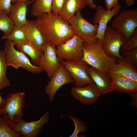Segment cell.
<instances>
[{
  "instance_id": "6da1fadb",
  "label": "cell",
  "mask_w": 137,
  "mask_h": 137,
  "mask_svg": "<svg viewBox=\"0 0 137 137\" xmlns=\"http://www.w3.org/2000/svg\"><path fill=\"white\" fill-rule=\"evenodd\" d=\"M36 22L45 42L56 46L65 42L75 34L68 21L52 12L37 16Z\"/></svg>"
},
{
  "instance_id": "7a4b0ae2",
  "label": "cell",
  "mask_w": 137,
  "mask_h": 137,
  "mask_svg": "<svg viewBox=\"0 0 137 137\" xmlns=\"http://www.w3.org/2000/svg\"><path fill=\"white\" fill-rule=\"evenodd\" d=\"M101 42L97 38L89 43L83 42L81 60L108 75L111 66L116 63V58L110 57L106 53L102 47Z\"/></svg>"
},
{
  "instance_id": "3957f363",
  "label": "cell",
  "mask_w": 137,
  "mask_h": 137,
  "mask_svg": "<svg viewBox=\"0 0 137 137\" xmlns=\"http://www.w3.org/2000/svg\"><path fill=\"white\" fill-rule=\"evenodd\" d=\"M25 96L24 91L8 94L0 105V115L3 116L12 129L23 116Z\"/></svg>"
},
{
  "instance_id": "277c9868",
  "label": "cell",
  "mask_w": 137,
  "mask_h": 137,
  "mask_svg": "<svg viewBox=\"0 0 137 137\" xmlns=\"http://www.w3.org/2000/svg\"><path fill=\"white\" fill-rule=\"evenodd\" d=\"M14 43L6 40L3 51L5 54L7 66H11L18 69L21 67L33 74L39 73L44 71L40 66L33 65L25 54L14 47Z\"/></svg>"
},
{
  "instance_id": "5b68a950",
  "label": "cell",
  "mask_w": 137,
  "mask_h": 137,
  "mask_svg": "<svg viewBox=\"0 0 137 137\" xmlns=\"http://www.w3.org/2000/svg\"><path fill=\"white\" fill-rule=\"evenodd\" d=\"M114 18L110 26L121 32L127 41L137 27V9H123Z\"/></svg>"
},
{
  "instance_id": "8992f818",
  "label": "cell",
  "mask_w": 137,
  "mask_h": 137,
  "mask_svg": "<svg viewBox=\"0 0 137 137\" xmlns=\"http://www.w3.org/2000/svg\"><path fill=\"white\" fill-rule=\"evenodd\" d=\"M127 41L125 37L119 30L107 26L101 42L102 49L111 57L123 59L120 54L121 46Z\"/></svg>"
},
{
  "instance_id": "52a82bcc",
  "label": "cell",
  "mask_w": 137,
  "mask_h": 137,
  "mask_svg": "<svg viewBox=\"0 0 137 137\" xmlns=\"http://www.w3.org/2000/svg\"><path fill=\"white\" fill-rule=\"evenodd\" d=\"M61 64L69 72L74 80V86L83 87L95 83L87 72L88 64L81 60H61Z\"/></svg>"
},
{
  "instance_id": "ba28073f",
  "label": "cell",
  "mask_w": 137,
  "mask_h": 137,
  "mask_svg": "<svg viewBox=\"0 0 137 137\" xmlns=\"http://www.w3.org/2000/svg\"><path fill=\"white\" fill-rule=\"evenodd\" d=\"M83 42L75 34L66 42L56 46L57 56L59 61L81 60L83 55Z\"/></svg>"
},
{
  "instance_id": "9c48e42d",
  "label": "cell",
  "mask_w": 137,
  "mask_h": 137,
  "mask_svg": "<svg viewBox=\"0 0 137 137\" xmlns=\"http://www.w3.org/2000/svg\"><path fill=\"white\" fill-rule=\"evenodd\" d=\"M68 22L73 28L75 34L83 42L89 43L95 38L98 25H93L88 22L82 16L80 11L76 12Z\"/></svg>"
},
{
  "instance_id": "30bf717a",
  "label": "cell",
  "mask_w": 137,
  "mask_h": 137,
  "mask_svg": "<svg viewBox=\"0 0 137 137\" xmlns=\"http://www.w3.org/2000/svg\"><path fill=\"white\" fill-rule=\"evenodd\" d=\"M74 82L70 73L61 64L58 70L50 77V80L45 87V92L49 101H53L57 92L61 86Z\"/></svg>"
},
{
  "instance_id": "8fae6325",
  "label": "cell",
  "mask_w": 137,
  "mask_h": 137,
  "mask_svg": "<svg viewBox=\"0 0 137 137\" xmlns=\"http://www.w3.org/2000/svg\"><path fill=\"white\" fill-rule=\"evenodd\" d=\"M49 113L46 111L36 121L28 122L22 119L15 123L13 129L21 133L24 137H37L49 121Z\"/></svg>"
},
{
  "instance_id": "7c38bea8",
  "label": "cell",
  "mask_w": 137,
  "mask_h": 137,
  "mask_svg": "<svg viewBox=\"0 0 137 137\" xmlns=\"http://www.w3.org/2000/svg\"><path fill=\"white\" fill-rule=\"evenodd\" d=\"M43 52V54L39 66L50 77L58 70L61 64L57 56L56 46L46 43Z\"/></svg>"
},
{
  "instance_id": "4fadbf2b",
  "label": "cell",
  "mask_w": 137,
  "mask_h": 137,
  "mask_svg": "<svg viewBox=\"0 0 137 137\" xmlns=\"http://www.w3.org/2000/svg\"><path fill=\"white\" fill-rule=\"evenodd\" d=\"M121 5L119 4L110 10H106L100 5L97 6L96 13L93 17V22L97 25V34L95 38L102 41L107 24L114 15H117L120 11Z\"/></svg>"
},
{
  "instance_id": "5bb4252c",
  "label": "cell",
  "mask_w": 137,
  "mask_h": 137,
  "mask_svg": "<svg viewBox=\"0 0 137 137\" xmlns=\"http://www.w3.org/2000/svg\"><path fill=\"white\" fill-rule=\"evenodd\" d=\"M71 93L76 100L84 104H94L101 95L95 83L81 87L74 86L71 89Z\"/></svg>"
},
{
  "instance_id": "9a60e30c",
  "label": "cell",
  "mask_w": 137,
  "mask_h": 137,
  "mask_svg": "<svg viewBox=\"0 0 137 137\" xmlns=\"http://www.w3.org/2000/svg\"><path fill=\"white\" fill-rule=\"evenodd\" d=\"M33 1H18L11 5L9 16L13 21L14 27H21L26 24L27 8Z\"/></svg>"
},
{
  "instance_id": "2e32d148",
  "label": "cell",
  "mask_w": 137,
  "mask_h": 137,
  "mask_svg": "<svg viewBox=\"0 0 137 137\" xmlns=\"http://www.w3.org/2000/svg\"><path fill=\"white\" fill-rule=\"evenodd\" d=\"M87 72L101 95L114 92L111 87V79L107 75L91 66H88Z\"/></svg>"
},
{
  "instance_id": "e0dca14e",
  "label": "cell",
  "mask_w": 137,
  "mask_h": 137,
  "mask_svg": "<svg viewBox=\"0 0 137 137\" xmlns=\"http://www.w3.org/2000/svg\"><path fill=\"white\" fill-rule=\"evenodd\" d=\"M21 27L27 40L31 42L43 52L46 43L36 26V21L27 20V23Z\"/></svg>"
},
{
  "instance_id": "ac0fdd59",
  "label": "cell",
  "mask_w": 137,
  "mask_h": 137,
  "mask_svg": "<svg viewBox=\"0 0 137 137\" xmlns=\"http://www.w3.org/2000/svg\"><path fill=\"white\" fill-rule=\"evenodd\" d=\"M116 62L111 66L109 73L119 75L137 81L136 67L133 63L123 59L117 58Z\"/></svg>"
},
{
  "instance_id": "d6986e66",
  "label": "cell",
  "mask_w": 137,
  "mask_h": 137,
  "mask_svg": "<svg viewBox=\"0 0 137 137\" xmlns=\"http://www.w3.org/2000/svg\"><path fill=\"white\" fill-rule=\"evenodd\" d=\"M108 75L114 91L128 93L137 90V81L117 74L109 73Z\"/></svg>"
},
{
  "instance_id": "ffe728a7",
  "label": "cell",
  "mask_w": 137,
  "mask_h": 137,
  "mask_svg": "<svg viewBox=\"0 0 137 137\" xmlns=\"http://www.w3.org/2000/svg\"><path fill=\"white\" fill-rule=\"evenodd\" d=\"M15 46L18 50L28 55L31 61L34 65H39L41 59L43 54V51L38 48L31 42L27 40L17 44Z\"/></svg>"
},
{
  "instance_id": "44dd1931",
  "label": "cell",
  "mask_w": 137,
  "mask_h": 137,
  "mask_svg": "<svg viewBox=\"0 0 137 137\" xmlns=\"http://www.w3.org/2000/svg\"><path fill=\"white\" fill-rule=\"evenodd\" d=\"M86 5L84 0H66L59 15L68 21L76 12L84 9Z\"/></svg>"
},
{
  "instance_id": "7402d4cb",
  "label": "cell",
  "mask_w": 137,
  "mask_h": 137,
  "mask_svg": "<svg viewBox=\"0 0 137 137\" xmlns=\"http://www.w3.org/2000/svg\"><path fill=\"white\" fill-rule=\"evenodd\" d=\"M31 9V14L34 16L52 12V0H34Z\"/></svg>"
},
{
  "instance_id": "603a6c76",
  "label": "cell",
  "mask_w": 137,
  "mask_h": 137,
  "mask_svg": "<svg viewBox=\"0 0 137 137\" xmlns=\"http://www.w3.org/2000/svg\"><path fill=\"white\" fill-rule=\"evenodd\" d=\"M6 57L2 50L0 51V88L1 90L9 87L11 84L9 79L7 77L6 71L7 68Z\"/></svg>"
},
{
  "instance_id": "cb8c5ba5",
  "label": "cell",
  "mask_w": 137,
  "mask_h": 137,
  "mask_svg": "<svg viewBox=\"0 0 137 137\" xmlns=\"http://www.w3.org/2000/svg\"><path fill=\"white\" fill-rule=\"evenodd\" d=\"M2 39L11 41L14 43V46L27 41L21 27H14L10 33L4 35Z\"/></svg>"
},
{
  "instance_id": "d4e9b609",
  "label": "cell",
  "mask_w": 137,
  "mask_h": 137,
  "mask_svg": "<svg viewBox=\"0 0 137 137\" xmlns=\"http://www.w3.org/2000/svg\"><path fill=\"white\" fill-rule=\"evenodd\" d=\"M14 28V23L9 15L0 10V30L4 35L10 33Z\"/></svg>"
},
{
  "instance_id": "484cf974",
  "label": "cell",
  "mask_w": 137,
  "mask_h": 137,
  "mask_svg": "<svg viewBox=\"0 0 137 137\" xmlns=\"http://www.w3.org/2000/svg\"><path fill=\"white\" fill-rule=\"evenodd\" d=\"M0 137H23L20 133L14 130L9 125L5 119L0 117Z\"/></svg>"
},
{
  "instance_id": "4316f807",
  "label": "cell",
  "mask_w": 137,
  "mask_h": 137,
  "mask_svg": "<svg viewBox=\"0 0 137 137\" xmlns=\"http://www.w3.org/2000/svg\"><path fill=\"white\" fill-rule=\"evenodd\" d=\"M65 116L71 119L73 121L75 125V129L69 137H78V134L79 132H85L87 131V126L81 119L77 117L70 115Z\"/></svg>"
},
{
  "instance_id": "83f0119b",
  "label": "cell",
  "mask_w": 137,
  "mask_h": 137,
  "mask_svg": "<svg viewBox=\"0 0 137 137\" xmlns=\"http://www.w3.org/2000/svg\"><path fill=\"white\" fill-rule=\"evenodd\" d=\"M137 47V28L134 33L132 35L126 42L121 47L120 50L126 51Z\"/></svg>"
},
{
  "instance_id": "f1b7e54d",
  "label": "cell",
  "mask_w": 137,
  "mask_h": 137,
  "mask_svg": "<svg viewBox=\"0 0 137 137\" xmlns=\"http://www.w3.org/2000/svg\"><path fill=\"white\" fill-rule=\"evenodd\" d=\"M123 58L129 61L137 66V47L129 50L122 52V53Z\"/></svg>"
},
{
  "instance_id": "f546056e",
  "label": "cell",
  "mask_w": 137,
  "mask_h": 137,
  "mask_svg": "<svg viewBox=\"0 0 137 137\" xmlns=\"http://www.w3.org/2000/svg\"><path fill=\"white\" fill-rule=\"evenodd\" d=\"M66 0H52V13L59 15L61 11Z\"/></svg>"
},
{
  "instance_id": "4dcf8cb0",
  "label": "cell",
  "mask_w": 137,
  "mask_h": 137,
  "mask_svg": "<svg viewBox=\"0 0 137 137\" xmlns=\"http://www.w3.org/2000/svg\"><path fill=\"white\" fill-rule=\"evenodd\" d=\"M11 0H0V10L9 14L11 5Z\"/></svg>"
},
{
  "instance_id": "1f68e13d",
  "label": "cell",
  "mask_w": 137,
  "mask_h": 137,
  "mask_svg": "<svg viewBox=\"0 0 137 137\" xmlns=\"http://www.w3.org/2000/svg\"><path fill=\"white\" fill-rule=\"evenodd\" d=\"M119 0H104L106 10H110L119 4L118 2Z\"/></svg>"
},
{
  "instance_id": "d6a6232c",
  "label": "cell",
  "mask_w": 137,
  "mask_h": 137,
  "mask_svg": "<svg viewBox=\"0 0 137 137\" xmlns=\"http://www.w3.org/2000/svg\"><path fill=\"white\" fill-rule=\"evenodd\" d=\"M131 98V100L130 104V105L137 108V90L128 93Z\"/></svg>"
},
{
  "instance_id": "836d02e7",
  "label": "cell",
  "mask_w": 137,
  "mask_h": 137,
  "mask_svg": "<svg viewBox=\"0 0 137 137\" xmlns=\"http://www.w3.org/2000/svg\"><path fill=\"white\" fill-rule=\"evenodd\" d=\"M86 5L91 9H96L97 6L93 2V0H84Z\"/></svg>"
},
{
  "instance_id": "e575fe53",
  "label": "cell",
  "mask_w": 137,
  "mask_h": 137,
  "mask_svg": "<svg viewBox=\"0 0 137 137\" xmlns=\"http://www.w3.org/2000/svg\"><path fill=\"white\" fill-rule=\"evenodd\" d=\"M126 5L128 6H130L134 4L135 2L137 0H125Z\"/></svg>"
},
{
  "instance_id": "d590c367",
  "label": "cell",
  "mask_w": 137,
  "mask_h": 137,
  "mask_svg": "<svg viewBox=\"0 0 137 137\" xmlns=\"http://www.w3.org/2000/svg\"><path fill=\"white\" fill-rule=\"evenodd\" d=\"M27 0H11V3H13L16 1H27ZM33 1L34 0H33Z\"/></svg>"
},
{
  "instance_id": "8d00e7d4",
  "label": "cell",
  "mask_w": 137,
  "mask_h": 137,
  "mask_svg": "<svg viewBox=\"0 0 137 137\" xmlns=\"http://www.w3.org/2000/svg\"><path fill=\"white\" fill-rule=\"evenodd\" d=\"M0 90H1L0 88ZM3 99L1 97V96L0 94V105H1L2 102V101Z\"/></svg>"
}]
</instances>
